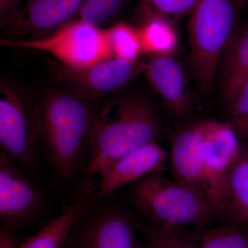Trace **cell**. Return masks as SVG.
I'll list each match as a JSON object with an SVG mask.
<instances>
[{"instance_id":"cell-1","label":"cell","mask_w":248,"mask_h":248,"mask_svg":"<svg viewBox=\"0 0 248 248\" xmlns=\"http://www.w3.org/2000/svg\"><path fill=\"white\" fill-rule=\"evenodd\" d=\"M159 128L153 108L143 98L130 96L109 103L96 114L87 161L70 199L95 183L94 177L106 163L156 141Z\"/></svg>"},{"instance_id":"cell-2","label":"cell","mask_w":248,"mask_h":248,"mask_svg":"<svg viewBox=\"0 0 248 248\" xmlns=\"http://www.w3.org/2000/svg\"><path fill=\"white\" fill-rule=\"evenodd\" d=\"M39 111L41 143L57 183L78 180L89 156L96 114L78 94L58 91L45 94Z\"/></svg>"},{"instance_id":"cell-3","label":"cell","mask_w":248,"mask_h":248,"mask_svg":"<svg viewBox=\"0 0 248 248\" xmlns=\"http://www.w3.org/2000/svg\"><path fill=\"white\" fill-rule=\"evenodd\" d=\"M155 171L130 185L128 200L155 224L202 230L218 217L219 210L206 196Z\"/></svg>"},{"instance_id":"cell-4","label":"cell","mask_w":248,"mask_h":248,"mask_svg":"<svg viewBox=\"0 0 248 248\" xmlns=\"http://www.w3.org/2000/svg\"><path fill=\"white\" fill-rule=\"evenodd\" d=\"M240 9V0H200L191 12V64L202 93L213 88L218 60L237 33Z\"/></svg>"},{"instance_id":"cell-5","label":"cell","mask_w":248,"mask_h":248,"mask_svg":"<svg viewBox=\"0 0 248 248\" xmlns=\"http://www.w3.org/2000/svg\"><path fill=\"white\" fill-rule=\"evenodd\" d=\"M110 197H94L72 229L63 248H144L142 225L130 210Z\"/></svg>"},{"instance_id":"cell-6","label":"cell","mask_w":248,"mask_h":248,"mask_svg":"<svg viewBox=\"0 0 248 248\" xmlns=\"http://www.w3.org/2000/svg\"><path fill=\"white\" fill-rule=\"evenodd\" d=\"M4 46L50 54L66 66L84 68L114 58L108 31L74 19L46 37L32 40L1 39Z\"/></svg>"},{"instance_id":"cell-7","label":"cell","mask_w":248,"mask_h":248,"mask_svg":"<svg viewBox=\"0 0 248 248\" xmlns=\"http://www.w3.org/2000/svg\"><path fill=\"white\" fill-rule=\"evenodd\" d=\"M39 106L9 83L0 87V146L16 164L34 169L40 162Z\"/></svg>"},{"instance_id":"cell-8","label":"cell","mask_w":248,"mask_h":248,"mask_svg":"<svg viewBox=\"0 0 248 248\" xmlns=\"http://www.w3.org/2000/svg\"><path fill=\"white\" fill-rule=\"evenodd\" d=\"M40 187L24 175L7 155L0 154V222L2 229L14 231L32 221L45 208Z\"/></svg>"},{"instance_id":"cell-9","label":"cell","mask_w":248,"mask_h":248,"mask_svg":"<svg viewBox=\"0 0 248 248\" xmlns=\"http://www.w3.org/2000/svg\"><path fill=\"white\" fill-rule=\"evenodd\" d=\"M50 69L61 82L74 88L79 97L97 100L123 87L146 70V64L112 58L84 68L52 62Z\"/></svg>"},{"instance_id":"cell-10","label":"cell","mask_w":248,"mask_h":248,"mask_svg":"<svg viewBox=\"0 0 248 248\" xmlns=\"http://www.w3.org/2000/svg\"><path fill=\"white\" fill-rule=\"evenodd\" d=\"M241 151L237 131L232 124L203 122L202 155L205 187L208 198L218 210L227 175Z\"/></svg>"},{"instance_id":"cell-11","label":"cell","mask_w":248,"mask_h":248,"mask_svg":"<svg viewBox=\"0 0 248 248\" xmlns=\"http://www.w3.org/2000/svg\"><path fill=\"white\" fill-rule=\"evenodd\" d=\"M168 154L153 141L103 165L98 173L96 197L107 198L116 190L131 185L155 171H164Z\"/></svg>"},{"instance_id":"cell-12","label":"cell","mask_w":248,"mask_h":248,"mask_svg":"<svg viewBox=\"0 0 248 248\" xmlns=\"http://www.w3.org/2000/svg\"><path fill=\"white\" fill-rule=\"evenodd\" d=\"M84 0H27L7 28V40H32L53 33L75 19Z\"/></svg>"},{"instance_id":"cell-13","label":"cell","mask_w":248,"mask_h":248,"mask_svg":"<svg viewBox=\"0 0 248 248\" xmlns=\"http://www.w3.org/2000/svg\"><path fill=\"white\" fill-rule=\"evenodd\" d=\"M203 131V122L179 132L173 138L170 163L176 181L208 197L202 155Z\"/></svg>"},{"instance_id":"cell-14","label":"cell","mask_w":248,"mask_h":248,"mask_svg":"<svg viewBox=\"0 0 248 248\" xmlns=\"http://www.w3.org/2000/svg\"><path fill=\"white\" fill-rule=\"evenodd\" d=\"M97 183L69 200L64 211L49 222L40 231L28 238L18 248H63L72 229L89 210L96 195Z\"/></svg>"},{"instance_id":"cell-15","label":"cell","mask_w":248,"mask_h":248,"mask_svg":"<svg viewBox=\"0 0 248 248\" xmlns=\"http://www.w3.org/2000/svg\"><path fill=\"white\" fill-rule=\"evenodd\" d=\"M147 77L165 102L176 113L188 108L186 79L182 66L170 55H151L147 63Z\"/></svg>"},{"instance_id":"cell-16","label":"cell","mask_w":248,"mask_h":248,"mask_svg":"<svg viewBox=\"0 0 248 248\" xmlns=\"http://www.w3.org/2000/svg\"><path fill=\"white\" fill-rule=\"evenodd\" d=\"M223 217L248 226V148L241 154L227 175L218 205Z\"/></svg>"},{"instance_id":"cell-17","label":"cell","mask_w":248,"mask_h":248,"mask_svg":"<svg viewBox=\"0 0 248 248\" xmlns=\"http://www.w3.org/2000/svg\"><path fill=\"white\" fill-rule=\"evenodd\" d=\"M248 79V26L225 50L221 71L222 94L230 104Z\"/></svg>"},{"instance_id":"cell-18","label":"cell","mask_w":248,"mask_h":248,"mask_svg":"<svg viewBox=\"0 0 248 248\" xmlns=\"http://www.w3.org/2000/svg\"><path fill=\"white\" fill-rule=\"evenodd\" d=\"M138 30L143 53L170 55L177 47V32L168 17L157 14L147 15Z\"/></svg>"},{"instance_id":"cell-19","label":"cell","mask_w":248,"mask_h":248,"mask_svg":"<svg viewBox=\"0 0 248 248\" xmlns=\"http://www.w3.org/2000/svg\"><path fill=\"white\" fill-rule=\"evenodd\" d=\"M202 230L153 224L142 226L144 248H200Z\"/></svg>"},{"instance_id":"cell-20","label":"cell","mask_w":248,"mask_h":248,"mask_svg":"<svg viewBox=\"0 0 248 248\" xmlns=\"http://www.w3.org/2000/svg\"><path fill=\"white\" fill-rule=\"evenodd\" d=\"M108 31L114 58L137 62L143 52L138 29L120 22Z\"/></svg>"},{"instance_id":"cell-21","label":"cell","mask_w":248,"mask_h":248,"mask_svg":"<svg viewBox=\"0 0 248 248\" xmlns=\"http://www.w3.org/2000/svg\"><path fill=\"white\" fill-rule=\"evenodd\" d=\"M200 248H248V232L236 226L201 231Z\"/></svg>"},{"instance_id":"cell-22","label":"cell","mask_w":248,"mask_h":248,"mask_svg":"<svg viewBox=\"0 0 248 248\" xmlns=\"http://www.w3.org/2000/svg\"><path fill=\"white\" fill-rule=\"evenodd\" d=\"M126 0H84L74 19L99 27L115 16ZM73 19V20H74Z\"/></svg>"},{"instance_id":"cell-23","label":"cell","mask_w":248,"mask_h":248,"mask_svg":"<svg viewBox=\"0 0 248 248\" xmlns=\"http://www.w3.org/2000/svg\"><path fill=\"white\" fill-rule=\"evenodd\" d=\"M200 0H145V15L182 17L190 14Z\"/></svg>"},{"instance_id":"cell-24","label":"cell","mask_w":248,"mask_h":248,"mask_svg":"<svg viewBox=\"0 0 248 248\" xmlns=\"http://www.w3.org/2000/svg\"><path fill=\"white\" fill-rule=\"evenodd\" d=\"M228 112L236 131L248 138V79L230 103Z\"/></svg>"},{"instance_id":"cell-25","label":"cell","mask_w":248,"mask_h":248,"mask_svg":"<svg viewBox=\"0 0 248 248\" xmlns=\"http://www.w3.org/2000/svg\"><path fill=\"white\" fill-rule=\"evenodd\" d=\"M25 0H0L1 27L7 29L19 16Z\"/></svg>"},{"instance_id":"cell-26","label":"cell","mask_w":248,"mask_h":248,"mask_svg":"<svg viewBox=\"0 0 248 248\" xmlns=\"http://www.w3.org/2000/svg\"><path fill=\"white\" fill-rule=\"evenodd\" d=\"M18 240L14 231L2 229L0 232V248H18Z\"/></svg>"}]
</instances>
